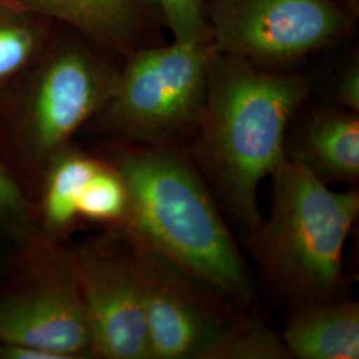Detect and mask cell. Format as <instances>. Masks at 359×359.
I'll list each match as a JSON object with an SVG mask.
<instances>
[{"mask_svg":"<svg viewBox=\"0 0 359 359\" xmlns=\"http://www.w3.org/2000/svg\"><path fill=\"white\" fill-rule=\"evenodd\" d=\"M309 96L304 69H259L212 46L205 105L188 152L246 236L264 219L259 187L285 160L286 129Z\"/></svg>","mask_w":359,"mask_h":359,"instance_id":"1","label":"cell"},{"mask_svg":"<svg viewBox=\"0 0 359 359\" xmlns=\"http://www.w3.org/2000/svg\"><path fill=\"white\" fill-rule=\"evenodd\" d=\"M108 161L128 191L117 228L248 310L256 287L222 209L188 148L111 142Z\"/></svg>","mask_w":359,"mask_h":359,"instance_id":"2","label":"cell"},{"mask_svg":"<svg viewBox=\"0 0 359 359\" xmlns=\"http://www.w3.org/2000/svg\"><path fill=\"white\" fill-rule=\"evenodd\" d=\"M270 177L269 218L246 236L266 281L292 310L346 298L344 252L358 189L334 191L286 158Z\"/></svg>","mask_w":359,"mask_h":359,"instance_id":"3","label":"cell"},{"mask_svg":"<svg viewBox=\"0 0 359 359\" xmlns=\"http://www.w3.org/2000/svg\"><path fill=\"white\" fill-rule=\"evenodd\" d=\"M121 65L59 25L36 65L0 108L20 149L35 164L48 167L102 109Z\"/></svg>","mask_w":359,"mask_h":359,"instance_id":"4","label":"cell"},{"mask_svg":"<svg viewBox=\"0 0 359 359\" xmlns=\"http://www.w3.org/2000/svg\"><path fill=\"white\" fill-rule=\"evenodd\" d=\"M210 51L212 41L173 40L135 52L86 127L109 142L188 148L205 105Z\"/></svg>","mask_w":359,"mask_h":359,"instance_id":"5","label":"cell"},{"mask_svg":"<svg viewBox=\"0 0 359 359\" xmlns=\"http://www.w3.org/2000/svg\"><path fill=\"white\" fill-rule=\"evenodd\" d=\"M208 16L216 51L271 72L301 71L359 35V18L337 0H213Z\"/></svg>","mask_w":359,"mask_h":359,"instance_id":"6","label":"cell"},{"mask_svg":"<svg viewBox=\"0 0 359 359\" xmlns=\"http://www.w3.org/2000/svg\"><path fill=\"white\" fill-rule=\"evenodd\" d=\"M124 234L142 280L151 359H205L209 348L248 310L149 245Z\"/></svg>","mask_w":359,"mask_h":359,"instance_id":"7","label":"cell"},{"mask_svg":"<svg viewBox=\"0 0 359 359\" xmlns=\"http://www.w3.org/2000/svg\"><path fill=\"white\" fill-rule=\"evenodd\" d=\"M116 237L69 256L90 322L93 355L151 359L136 258L126 234L118 231Z\"/></svg>","mask_w":359,"mask_h":359,"instance_id":"8","label":"cell"},{"mask_svg":"<svg viewBox=\"0 0 359 359\" xmlns=\"http://www.w3.org/2000/svg\"><path fill=\"white\" fill-rule=\"evenodd\" d=\"M0 344L36 347L62 359L93 355L92 334L71 257L47 283L0 298Z\"/></svg>","mask_w":359,"mask_h":359,"instance_id":"9","label":"cell"},{"mask_svg":"<svg viewBox=\"0 0 359 359\" xmlns=\"http://www.w3.org/2000/svg\"><path fill=\"white\" fill-rule=\"evenodd\" d=\"M53 22L69 27L99 50L124 62L135 52L167 43L156 0H26Z\"/></svg>","mask_w":359,"mask_h":359,"instance_id":"10","label":"cell"},{"mask_svg":"<svg viewBox=\"0 0 359 359\" xmlns=\"http://www.w3.org/2000/svg\"><path fill=\"white\" fill-rule=\"evenodd\" d=\"M285 158L326 185L359 179V114L311 96L298 107L286 129Z\"/></svg>","mask_w":359,"mask_h":359,"instance_id":"11","label":"cell"},{"mask_svg":"<svg viewBox=\"0 0 359 359\" xmlns=\"http://www.w3.org/2000/svg\"><path fill=\"white\" fill-rule=\"evenodd\" d=\"M280 334L292 358L358 359L359 304L346 297L293 309Z\"/></svg>","mask_w":359,"mask_h":359,"instance_id":"12","label":"cell"},{"mask_svg":"<svg viewBox=\"0 0 359 359\" xmlns=\"http://www.w3.org/2000/svg\"><path fill=\"white\" fill-rule=\"evenodd\" d=\"M57 27L26 0H0V108L36 65Z\"/></svg>","mask_w":359,"mask_h":359,"instance_id":"13","label":"cell"},{"mask_svg":"<svg viewBox=\"0 0 359 359\" xmlns=\"http://www.w3.org/2000/svg\"><path fill=\"white\" fill-rule=\"evenodd\" d=\"M102 160L67 147L53 157L47 169L43 217L52 231L69 229L77 219V201Z\"/></svg>","mask_w":359,"mask_h":359,"instance_id":"14","label":"cell"},{"mask_svg":"<svg viewBox=\"0 0 359 359\" xmlns=\"http://www.w3.org/2000/svg\"><path fill=\"white\" fill-rule=\"evenodd\" d=\"M290 358L281 334L246 311L222 333L205 355V359Z\"/></svg>","mask_w":359,"mask_h":359,"instance_id":"15","label":"cell"},{"mask_svg":"<svg viewBox=\"0 0 359 359\" xmlns=\"http://www.w3.org/2000/svg\"><path fill=\"white\" fill-rule=\"evenodd\" d=\"M318 56L327 67L326 79L310 84V96L321 103L359 114L358 39L321 52Z\"/></svg>","mask_w":359,"mask_h":359,"instance_id":"16","label":"cell"},{"mask_svg":"<svg viewBox=\"0 0 359 359\" xmlns=\"http://www.w3.org/2000/svg\"><path fill=\"white\" fill-rule=\"evenodd\" d=\"M128 213V191L121 175L108 161L90 176L77 201L79 218L120 228Z\"/></svg>","mask_w":359,"mask_h":359,"instance_id":"17","label":"cell"},{"mask_svg":"<svg viewBox=\"0 0 359 359\" xmlns=\"http://www.w3.org/2000/svg\"><path fill=\"white\" fill-rule=\"evenodd\" d=\"M175 41H210V25L205 0H156Z\"/></svg>","mask_w":359,"mask_h":359,"instance_id":"18","label":"cell"},{"mask_svg":"<svg viewBox=\"0 0 359 359\" xmlns=\"http://www.w3.org/2000/svg\"><path fill=\"white\" fill-rule=\"evenodd\" d=\"M0 224L16 233L31 228V213L26 198L8 170L0 164Z\"/></svg>","mask_w":359,"mask_h":359,"instance_id":"19","label":"cell"},{"mask_svg":"<svg viewBox=\"0 0 359 359\" xmlns=\"http://www.w3.org/2000/svg\"><path fill=\"white\" fill-rule=\"evenodd\" d=\"M206 3H210V1H213V0H205Z\"/></svg>","mask_w":359,"mask_h":359,"instance_id":"20","label":"cell"}]
</instances>
